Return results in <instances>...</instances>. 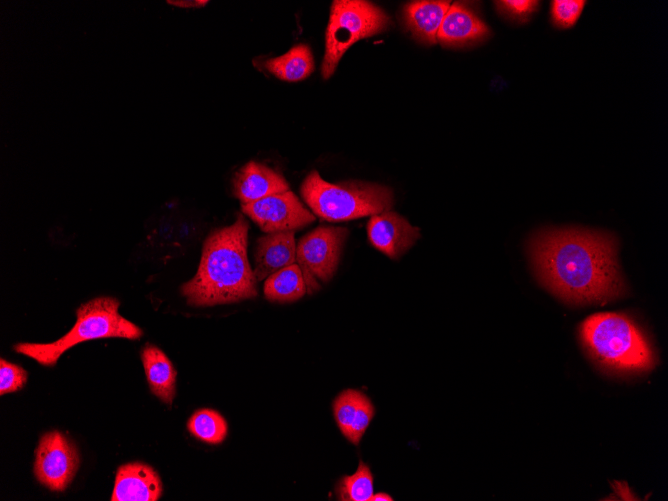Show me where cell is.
<instances>
[{
  "mask_svg": "<svg viewBox=\"0 0 668 501\" xmlns=\"http://www.w3.org/2000/svg\"><path fill=\"white\" fill-rule=\"evenodd\" d=\"M529 253L541 282L567 302L605 303L625 292L611 234L579 228L542 231L530 241Z\"/></svg>",
  "mask_w": 668,
  "mask_h": 501,
  "instance_id": "6da1fadb",
  "label": "cell"
},
{
  "mask_svg": "<svg viewBox=\"0 0 668 501\" xmlns=\"http://www.w3.org/2000/svg\"><path fill=\"white\" fill-rule=\"evenodd\" d=\"M248 228L239 214L232 225L209 234L196 274L181 287L189 305L229 304L257 296V279L247 256Z\"/></svg>",
  "mask_w": 668,
  "mask_h": 501,
  "instance_id": "7a4b0ae2",
  "label": "cell"
},
{
  "mask_svg": "<svg viewBox=\"0 0 668 501\" xmlns=\"http://www.w3.org/2000/svg\"><path fill=\"white\" fill-rule=\"evenodd\" d=\"M583 345L603 367L619 372H641L655 364L654 352L641 329L621 313H597L580 327Z\"/></svg>",
  "mask_w": 668,
  "mask_h": 501,
  "instance_id": "3957f363",
  "label": "cell"
},
{
  "mask_svg": "<svg viewBox=\"0 0 668 501\" xmlns=\"http://www.w3.org/2000/svg\"><path fill=\"white\" fill-rule=\"evenodd\" d=\"M119 305L113 297L91 299L77 308L75 324L61 338L50 343H18L14 350L43 366H54L65 351L85 341L112 337L139 339L143 335L141 328L119 313Z\"/></svg>",
  "mask_w": 668,
  "mask_h": 501,
  "instance_id": "277c9868",
  "label": "cell"
},
{
  "mask_svg": "<svg viewBox=\"0 0 668 501\" xmlns=\"http://www.w3.org/2000/svg\"><path fill=\"white\" fill-rule=\"evenodd\" d=\"M300 192L315 215L331 222L372 216L393 205V193L386 186L357 180L333 184L317 171L306 176Z\"/></svg>",
  "mask_w": 668,
  "mask_h": 501,
  "instance_id": "5b68a950",
  "label": "cell"
},
{
  "mask_svg": "<svg viewBox=\"0 0 668 501\" xmlns=\"http://www.w3.org/2000/svg\"><path fill=\"white\" fill-rule=\"evenodd\" d=\"M390 17L379 6L364 0H335L331 4L321 64L323 79H329L347 50L359 40L386 31Z\"/></svg>",
  "mask_w": 668,
  "mask_h": 501,
  "instance_id": "8992f818",
  "label": "cell"
},
{
  "mask_svg": "<svg viewBox=\"0 0 668 501\" xmlns=\"http://www.w3.org/2000/svg\"><path fill=\"white\" fill-rule=\"evenodd\" d=\"M347 235L346 228L320 226L299 239L296 261L308 293L319 289L318 281L326 283L333 277Z\"/></svg>",
  "mask_w": 668,
  "mask_h": 501,
  "instance_id": "52a82bcc",
  "label": "cell"
},
{
  "mask_svg": "<svg viewBox=\"0 0 668 501\" xmlns=\"http://www.w3.org/2000/svg\"><path fill=\"white\" fill-rule=\"evenodd\" d=\"M79 466L76 446L63 433H45L35 451L34 474L37 480L52 491H64Z\"/></svg>",
  "mask_w": 668,
  "mask_h": 501,
  "instance_id": "ba28073f",
  "label": "cell"
},
{
  "mask_svg": "<svg viewBox=\"0 0 668 501\" xmlns=\"http://www.w3.org/2000/svg\"><path fill=\"white\" fill-rule=\"evenodd\" d=\"M241 209L266 233L295 231L315 220L314 214L290 190L241 204Z\"/></svg>",
  "mask_w": 668,
  "mask_h": 501,
  "instance_id": "9c48e42d",
  "label": "cell"
},
{
  "mask_svg": "<svg viewBox=\"0 0 668 501\" xmlns=\"http://www.w3.org/2000/svg\"><path fill=\"white\" fill-rule=\"evenodd\" d=\"M371 244L392 259L399 258L420 237V231L390 210L372 215L367 224Z\"/></svg>",
  "mask_w": 668,
  "mask_h": 501,
  "instance_id": "30bf717a",
  "label": "cell"
},
{
  "mask_svg": "<svg viewBox=\"0 0 668 501\" xmlns=\"http://www.w3.org/2000/svg\"><path fill=\"white\" fill-rule=\"evenodd\" d=\"M489 34L488 26L470 6L455 2L442 21L437 42L443 46L461 47L483 41Z\"/></svg>",
  "mask_w": 668,
  "mask_h": 501,
  "instance_id": "8fae6325",
  "label": "cell"
},
{
  "mask_svg": "<svg viewBox=\"0 0 668 501\" xmlns=\"http://www.w3.org/2000/svg\"><path fill=\"white\" fill-rule=\"evenodd\" d=\"M162 495L158 473L142 462H131L117 470L112 501H156Z\"/></svg>",
  "mask_w": 668,
  "mask_h": 501,
  "instance_id": "7c38bea8",
  "label": "cell"
},
{
  "mask_svg": "<svg viewBox=\"0 0 668 501\" xmlns=\"http://www.w3.org/2000/svg\"><path fill=\"white\" fill-rule=\"evenodd\" d=\"M232 185L233 193L241 204L289 190L288 182L280 173L256 161L243 165L235 173Z\"/></svg>",
  "mask_w": 668,
  "mask_h": 501,
  "instance_id": "4fadbf2b",
  "label": "cell"
},
{
  "mask_svg": "<svg viewBox=\"0 0 668 501\" xmlns=\"http://www.w3.org/2000/svg\"><path fill=\"white\" fill-rule=\"evenodd\" d=\"M333 414L342 435L357 445L373 419L375 407L361 391L346 389L334 399Z\"/></svg>",
  "mask_w": 668,
  "mask_h": 501,
  "instance_id": "5bb4252c",
  "label": "cell"
},
{
  "mask_svg": "<svg viewBox=\"0 0 668 501\" xmlns=\"http://www.w3.org/2000/svg\"><path fill=\"white\" fill-rule=\"evenodd\" d=\"M254 275L261 281L273 273L295 263L294 231L268 233L257 240Z\"/></svg>",
  "mask_w": 668,
  "mask_h": 501,
  "instance_id": "9a60e30c",
  "label": "cell"
},
{
  "mask_svg": "<svg viewBox=\"0 0 668 501\" xmlns=\"http://www.w3.org/2000/svg\"><path fill=\"white\" fill-rule=\"evenodd\" d=\"M451 5L450 1H413L405 5L403 15L407 28L420 41L437 43L442 21Z\"/></svg>",
  "mask_w": 668,
  "mask_h": 501,
  "instance_id": "2e32d148",
  "label": "cell"
},
{
  "mask_svg": "<svg viewBox=\"0 0 668 501\" xmlns=\"http://www.w3.org/2000/svg\"><path fill=\"white\" fill-rule=\"evenodd\" d=\"M141 360L151 392L165 404L171 405L175 396L176 370L167 355L158 347L146 344Z\"/></svg>",
  "mask_w": 668,
  "mask_h": 501,
  "instance_id": "e0dca14e",
  "label": "cell"
},
{
  "mask_svg": "<svg viewBox=\"0 0 668 501\" xmlns=\"http://www.w3.org/2000/svg\"><path fill=\"white\" fill-rule=\"evenodd\" d=\"M261 67L282 81L297 82L309 77L315 64L311 48L300 43L280 56L261 61Z\"/></svg>",
  "mask_w": 668,
  "mask_h": 501,
  "instance_id": "ac0fdd59",
  "label": "cell"
},
{
  "mask_svg": "<svg viewBox=\"0 0 668 501\" xmlns=\"http://www.w3.org/2000/svg\"><path fill=\"white\" fill-rule=\"evenodd\" d=\"M307 286L298 264L289 265L266 278L264 295L271 302L288 303L302 298Z\"/></svg>",
  "mask_w": 668,
  "mask_h": 501,
  "instance_id": "d6986e66",
  "label": "cell"
},
{
  "mask_svg": "<svg viewBox=\"0 0 668 501\" xmlns=\"http://www.w3.org/2000/svg\"><path fill=\"white\" fill-rule=\"evenodd\" d=\"M189 432L199 440L209 444H219L228 433L224 417L213 409H200L187 422Z\"/></svg>",
  "mask_w": 668,
  "mask_h": 501,
  "instance_id": "ffe728a7",
  "label": "cell"
},
{
  "mask_svg": "<svg viewBox=\"0 0 668 501\" xmlns=\"http://www.w3.org/2000/svg\"><path fill=\"white\" fill-rule=\"evenodd\" d=\"M335 494L342 501H369L374 494L373 475L369 466L360 461L355 473L338 480Z\"/></svg>",
  "mask_w": 668,
  "mask_h": 501,
  "instance_id": "44dd1931",
  "label": "cell"
},
{
  "mask_svg": "<svg viewBox=\"0 0 668 501\" xmlns=\"http://www.w3.org/2000/svg\"><path fill=\"white\" fill-rule=\"evenodd\" d=\"M586 1L553 0L550 7L552 23L560 29L573 27L584 9Z\"/></svg>",
  "mask_w": 668,
  "mask_h": 501,
  "instance_id": "7402d4cb",
  "label": "cell"
},
{
  "mask_svg": "<svg viewBox=\"0 0 668 501\" xmlns=\"http://www.w3.org/2000/svg\"><path fill=\"white\" fill-rule=\"evenodd\" d=\"M27 381V372L21 366L0 360V395L16 392L23 388Z\"/></svg>",
  "mask_w": 668,
  "mask_h": 501,
  "instance_id": "603a6c76",
  "label": "cell"
},
{
  "mask_svg": "<svg viewBox=\"0 0 668 501\" xmlns=\"http://www.w3.org/2000/svg\"><path fill=\"white\" fill-rule=\"evenodd\" d=\"M497 9L506 17L524 22L537 10L538 1L533 0H503L495 2Z\"/></svg>",
  "mask_w": 668,
  "mask_h": 501,
  "instance_id": "cb8c5ba5",
  "label": "cell"
},
{
  "mask_svg": "<svg viewBox=\"0 0 668 501\" xmlns=\"http://www.w3.org/2000/svg\"><path fill=\"white\" fill-rule=\"evenodd\" d=\"M168 4L181 8H200L205 6L208 1L205 0H168Z\"/></svg>",
  "mask_w": 668,
  "mask_h": 501,
  "instance_id": "d4e9b609",
  "label": "cell"
},
{
  "mask_svg": "<svg viewBox=\"0 0 668 501\" xmlns=\"http://www.w3.org/2000/svg\"><path fill=\"white\" fill-rule=\"evenodd\" d=\"M371 501H393L394 499L392 496L385 492H379L376 494H373V496L370 499Z\"/></svg>",
  "mask_w": 668,
  "mask_h": 501,
  "instance_id": "484cf974",
  "label": "cell"
}]
</instances>
